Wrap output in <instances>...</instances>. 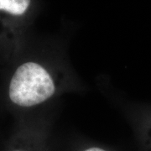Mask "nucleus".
<instances>
[{
  "label": "nucleus",
  "mask_w": 151,
  "mask_h": 151,
  "mask_svg": "<svg viewBox=\"0 0 151 151\" xmlns=\"http://www.w3.org/2000/svg\"><path fill=\"white\" fill-rule=\"evenodd\" d=\"M30 0H0V10L13 15H22L28 9Z\"/></svg>",
  "instance_id": "2"
},
{
  "label": "nucleus",
  "mask_w": 151,
  "mask_h": 151,
  "mask_svg": "<svg viewBox=\"0 0 151 151\" xmlns=\"http://www.w3.org/2000/svg\"><path fill=\"white\" fill-rule=\"evenodd\" d=\"M55 84L43 66L26 62L17 68L9 85V98L21 107L43 103L54 94Z\"/></svg>",
  "instance_id": "1"
},
{
  "label": "nucleus",
  "mask_w": 151,
  "mask_h": 151,
  "mask_svg": "<svg viewBox=\"0 0 151 151\" xmlns=\"http://www.w3.org/2000/svg\"><path fill=\"white\" fill-rule=\"evenodd\" d=\"M84 151H107L105 150H103L102 148H99V147H91V148H88Z\"/></svg>",
  "instance_id": "3"
}]
</instances>
